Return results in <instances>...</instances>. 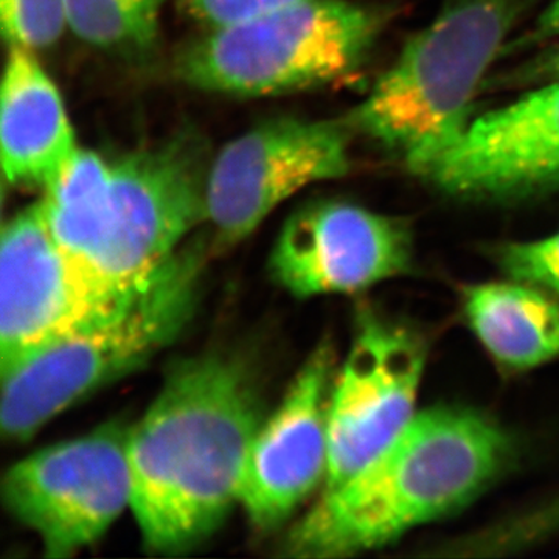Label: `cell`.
<instances>
[{"label":"cell","instance_id":"2","mask_svg":"<svg viewBox=\"0 0 559 559\" xmlns=\"http://www.w3.org/2000/svg\"><path fill=\"white\" fill-rule=\"evenodd\" d=\"M511 457L510 437L487 415L462 407L419 412L369 465L322 489L290 528L285 554L342 558L380 549L468 506Z\"/></svg>","mask_w":559,"mask_h":559},{"label":"cell","instance_id":"1","mask_svg":"<svg viewBox=\"0 0 559 559\" xmlns=\"http://www.w3.org/2000/svg\"><path fill=\"white\" fill-rule=\"evenodd\" d=\"M263 421L255 384L237 359L205 355L173 369L128 429L130 510L150 550H189L240 506Z\"/></svg>","mask_w":559,"mask_h":559},{"label":"cell","instance_id":"7","mask_svg":"<svg viewBox=\"0 0 559 559\" xmlns=\"http://www.w3.org/2000/svg\"><path fill=\"white\" fill-rule=\"evenodd\" d=\"M128 429L108 423L14 463L3 477L7 510L38 535L49 558L102 538L131 507Z\"/></svg>","mask_w":559,"mask_h":559},{"label":"cell","instance_id":"16","mask_svg":"<svg viewBox=\"0 0 559 559\" xmlns=\"http://www.w3.org/2000/svg\"><path fill=\"white\" fill-rule=\"evenodd\" d=\"M69 28L91 46L146 49L157 35L164 0H66Z\"/></svg>","mask_w":559,"mask_h":559},{"label":"cell","instance_id":"4","mask_svg":"<svg viewBox=\"0 0 559 559\" xmlns=\"http://www.w3.org/2000/svg\"><path fill=\"white\" fill-rule=\"evenodd\" d=\"M204 242L182 246L148 285L2 377L5 439L27 441L50 419L148 362L193 316Z\"/></svg>","mask_w":559,"mask_h":559},{"label":"cell","instance_id":"11","mask_svg":"<svg viewBox=\"0 0 559 559\" xmlns=\"http://www.w3.org/2000/svg\"><path fill=\"white\" fill-rule=\"evenodd\" d=\"M409 226L341 201H319L294 213L271 259L275 282L299 299L349 294L407 274Z\"/></svg>","mask_w":559,"mask_h":559},{"label":"cell","instance_id":"6","mask_svg":"<svg viewBox=\"0 0 559 559\" xmlns=\"http://www.w3.org/2000/svg\"><path fill=\"white\" fill-rule=\"evenodd\" d=\"M205 178L201 151L189 138L110 165L80 260L123 293L148 285L205 221Z\"/></svg>","mask_w":559,"mask_h":559},{"label":"cell","instance_id":"17","mask_svg":"<svg viewBox=\"0 0 559 559\" xmlns=\"http://www.w3.org/2000/svg\"><path fill=\"white\" fill-rule=\"evenodd\" d=\"M2 33L10 47L38 50L69 27L66 0H0Z\"/></svg>","mask_w":559,"mask_h":559},{"label":"cell","instance_id":"14","mask_svg":"<svg viewBox=\"0 0 559 559\" xmlns=\"http://www.w3.org/2000/svg\"><path fill=\"white\" fill-rule=\"evenodd\" d=\"M60 92L33 50L10 47L0 94V156L11 186L55 182L79 154Z\"/></svg>","mask_w":559,"mask_h":559},{"label":"cell","instance_id":"19","mask_svg":"<svg viewBox=\"0 0 559 559\" xmlns=\"http://www.w3.org/2000/svg\"><path fill=\"white\" fill-rule=\"evenodd\" d=\"M183 2L197 20L215 31V28L229 27V25L253 20L299 0H183Z\"/></svg>","mask_w":559,"mask_h":559},{"label":"cell","instance_id":"3","mask_svg":"<svg viewBox=\"0 0 559 559\" xmlns=\"http://www.w3.org/2000/svg\"><path fill=\"white\" fill-rule=\"evenodd\" d=\"M516 11V0L455 2L406 44L395 64L349 114V128L425 176L468 128L474 94Z\"/></svg>","mask_w":559,"mask_h":559},{"label":"cell","instance_id":"20","mask_svg":"<svg viewBox=\"0 0 559 559\" xmlns=\"http://www.w3.org/2000/svg\"><path fill=\"white\" fill-rule=\"evenodd\" d=\"M536 38H555L559 36V0H554L547 10L540 14L536 24Z\"/></svg>","mask_w":559,"mask_h":559},{"label":"cell","instance_id":"21","mask_svg":"<svg viewBox=\"0 0 559 559\" xmlns=\"http://www.w3.org/2000/svg\"><path fill=\"white\" fill-rule=\"evenodd\" d=\"M530 75L544 76L550 81L559 80V47L547 53V57L540 58L536 69H533Z\"/></svg>","mask_w":559,"mask_h":559},{"label":"cell","instance_id":"5","mask_svg":"<svg viewBox=\"0 0 559 559\" xmlns=\"http://www.w3.org/2000/svg\"><path fill=\"white\" fill-rule=\"evenodd\" d=\"M377 14L344 0H299L253 20L215 28L183 55L191 86L264 97L322 86L366 58Z\"/></svg>","mask_w":559,"mask_h":559},{"label":"cell","instance_id":"15","mask_svg":"<svg viewBox=\"0 0 559 559\" xmlns=\"http://www.w3.org/2000/svg\"><path fill=\"white\" fill-rule=\"evenodd\" d=\"M463 312L489 355L509 369H533L559 356V305L535 286H469Z\"/></svg>","mask_w":559,"mask_h":559},{"label":"cell","instance_id":"9","mask_svg":"<svg viewBox=\"0 0 559 559\" xmlns=\"http://www.w3.org/2000/svg\"><path fill=\"white\" fill-rule=\"evenodd\" d=\"M348 123L278 119L231 140L205 178V221L215 248L248 238L297 191L347 175Z\"/></svg>","mask_w":559,"mask_h":559},{"label":"cell","instance_id":"12","mask_svg":"<svg viewBox=\"0 0 559 559\" xmlns=\"http://www.w3.org/2000/svg\"><path fill=\"white\" fill-rule=\"evenodd\" d=\"M423 178L466 200H522L558 190L559 80L471 120Z\"/></svg>","mask_w":559,"mask_h":559},{"label":"cell","instance_id":"8","mask_svg":"<svg viewBox=\"0 0 559 559\" xmlns=\"http://www.w3.org/2000/svg\"><path fill=\"white\" fill-rule=\"evenodd\" d=\"M131 293L117 289L62 248L39 202L22 210L0 234V377L106 314Z\"/></svg>","mask_w":559,"mask_h":559},{"label":"cell","instance_id":"18","mask_svg":"<svg viewBox=\"0 0 559 559\" xmlns=\"http://www.w3.org/2000/svg\"><path fill=\"white\" fill-rule=\"evenodd\" d=\"M498 260L500 270L514 282L559 297V231L543 240L502 246Z\"/></svg>","mask_w":559,"mask_h":559},{"label":"cell","instance_id":"13","mask_svg":"<svg viewBox=\"0 0 559 559\" xmlns=\"http://www.w3.org/2000/svg\"><path fill=\"white\" fill-rule=\"evenodd\" d=\"M334 380L333 352L322 345L257 432L240 496V506L255 527H278L325 481Z\"/></svg>","mask_w":559,"mask_h":559},{"label":"cell","instance_id":"10","mask_svg":"<svg viewBox=\"0 0 559 559\" xmlns=\"http://www.w3.org/2000/svg\"><path fill=\"white\" fill-rule=\"evenodd\" d=\"M425 364L426 347L414 331L374 314L359 320L331 392L323 489L355 476L409 425Z\"/></svg>","mask_w":559,"mask_h":559}]
</instances>
